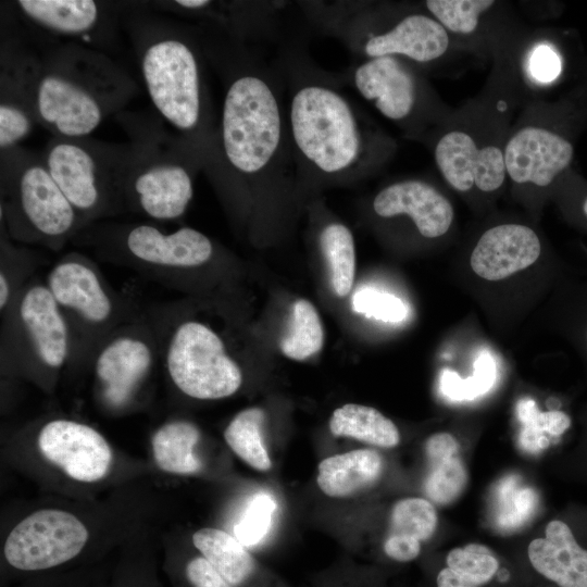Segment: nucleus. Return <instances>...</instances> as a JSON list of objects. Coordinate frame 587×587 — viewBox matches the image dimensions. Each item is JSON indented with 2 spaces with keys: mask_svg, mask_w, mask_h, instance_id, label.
<instances>
[{
  "mask_svg": "<svg viewBox=\"0 0 587 587\" xmlns=\"http://www.w3.org/2000/svg\"><path fill=\"white\" fill-rule=\"evenodd\" d=\"M291 83L286 112L298 173L344 179L388 158L390 140L336 84L308 71Z\"/></svg>",
  "mask_w": 587,
  "mask_h": 587,
  "instance_id": "f257e3e1",
  "label": "nucleus"
},
{
  "mask_svg": "<svg viewBox=\"0 0 587 587\" xmlns=\"http://www.w3.org/2000/svg\"><path fill=\"white\" fill-rule=\"evenodd\" d=\"M125 23L141 77L158 115L200 154L203 167L216 129L205 82L200 36L147 10L127 12Z\"/></svg>",
  "mask_w": 587,
  "mask_h": 587,
  "instance_id": "f03ea898",
  "label": "nucleus"
},
{
  "mask_svg": "<svg viewBox=\"0 0 587 587\" xmlns=\"http://www.w3.org/2000/svg\"><path fill=\"white\" fill-rule=\"evenodd\" d=\"M27 72L38 123L57 137H88L139 91L104 52L78 42L29 51Z\"/></svg>",
  "mask_w": 587,
  "mask_h": 587,
  "instance_id": "7ed1b4c3",
  "label": "nucleus"
},
{
  "mask_svg": "<svg viewBox=\"0 0 587 587\" xmlns=\"http://www.w3.org/2000/svg\"><path fill=\"white\" fill-rule=\"evenodd\" d=\"M116 117L129 137L121 186L124 211L157 222L178 220L193 197L196 174L203 170L200 154L168 133L159 115L122 111Z\"/></svg>",
  "mask_w": 587,
  "mask_h": 587,
  "instance_id": "20e7f679",
  "label": "nucleus"
},
{
  "mask_svg": "<svg viewBox=\"0 0 587 587\" xmlns=\"http://www.w3.org/2000/svg\"><path fill=\"white\" fill-rule=\"evenodd\" d=\"M0 170V220L11 240L59 250L87 226L41 153L21 146L3 151Z\"/></svg>",
  "mask_w": 587,
  "mask_h": 587,
  "instance_id": "39448f33",
  "label": "nucleus"
},
{
  "mask_svg": "<svg viewBox=\"0 0 587 587\" xmlns=\"http://www.w3.org/2000/svg\"><path fill=\"white\" fill-rule=\"evenodd\" d=\"M41 155L52 178L87 225L124 212L121 186L128 142L53 136Z\"/></svg>",
  "mask_w": 587,
  "mask_h": 587,
  "instance_id": "423d86ee",
  "label": "nucleus"
},
{
  "mask_svg": "<svg viewBox=\"0 0 587 587\" xmlns=\"http://www.w3.org/2000/svg\"><path fill=\"white\" fill-rule=\"evenodd\" d=\"M46 285L68 324L72 358L93 357L109 335L132 321L130 310L95 262L79 252H68L58 260Z\"/></svg>",
  "mask_w": 587,
  "mask_h": 587,
  "instance_id": "0eeeda50",
  "label": "nucleus"
},
{
  "mask_svg": "<svg viewBox=\"0 0 587 587\" xmlns=\"http://www.w3.org/2000/svg\"><path fill=\"white\" fill-rule=\"evenodd\" d=\"M152 326L167 374L183 394L214 400L239 389L241 370L211 327L195 320L173 324L163 313L157 315Z\"/></svg>",
  "mask_w": 587,
  "mask_h": 587,
  "instance_id": "6e6552de",
  "label": "nucleus"
},
{
  "mask_svg": "<svg viewBox=\"0 0 587 587\" xmlns=\"http://www.w3.org/2000/svg\"><path fill=\"white\" fill-rule=\"evenodd\" d=\"M1 315L5 359L49 372H58L72 359L68 324L46 283L28 282Z\"/></svg>",
  "mask_w": 587,
  "mask_h": 587,
  "instance_id": "1a4fd4ad",
  "label": "nucleus"
},
{
  "mask_svg": "<svg viewBox=\"0 0 587 587\" xmlns=\"http://www.w3.org/2000/svg\"><path fill=\"white\" fill-rule=\"evenodd\" d=\"M159 340L152 324L129 321L98 347L93 354L97 382L103 401L110 408H123L150 374Z\"/></svg>",
  "mask_w": 587,
  "mask_h": 587,
  "instance_id": "9d476101",
  "label": "nucleus"
},
{
  "mask_svg": "<svg viewBox=\"0 0 587 587\" xmlns=\"http://www.w3.org/2000/svg\"><path fill=\"white\" fill-rule=\"evenodd\" d=\"M87 539V528L73 514L55 509L39 510L11 530L4 544V557L17 570H46L76 557Z\"/></svg>",
  "mask_w": 587,
  "mask_h": 587,
  "instance_id": "9b49d317",
  "label": "nucleus"
},
{
  "mask_svg": "<svg viewBox=\"0 0 587 587\" xmlns=\"http://www.w3.org/2000/svg\"><path fill=\"white\" fill-rule=\"evenodd\" d=\"M580 122L564 121L552 126H526L507 141L503 157L509 176L516 184L548 187L570 171L574 137Z\"/></svg>",
  "mask_w": 587,
  "mask_h": 587,
  "instance_id": "f8f14e48",
  "label": "nucleus"
},
{
  "mask_svg": "<svg viewBox=\"0 0 587 587\" xmlns=\"http://www.w3.org/2000/svg\"><path fill=\"white\" fill-rule=\"evenodd\" d=\"M351 47L365 59L398 57L415 63H429L449 48L448 32L433 16L412 13L380 32L344 28Z\"/></svg>",
  "mask_w": 587,
  "mask_h": 587,
  "instance_id": "ddd939ff",
  "label": "nucleus"
},
{
  "mask_svg": "<svg viewBox=\"0 0 587 587\" xmlns=\"http://www.w3.org/2000/svg\"><path fill=\"white\" fill-rule=\"evenodd\" d=\"M434 158L441 176L460 192L473 188L492 192L507 177L503 150L496 145H480L463 130L442 135L436 142Z\"/></svg>",
  "mask_w": 587,
  "mask_h": 587,
  "instance_id": "4468645a",
  "label": "nucleus"
},
{
  "mask_svg": "<svg viewBox=\"0 0 587 587\" xmlns=\"http://www.w3.org/2000/svg\"><path fill=\"white\" fill-rule=\"evenodd\" d=\"M41 453L79 482H96L109 471L112 451L103 436L92 427L71 420L46 423L38 435Z\"/></svg>",
  "mask_w": 587,
  "mask_h": 587,
  "instance_id": "2eb2a0df",
  "label": "nucleus"
},
{
  "mask_svg": "<svg viewBox=\"0 0 587 587\" xmlns=\"http://www.w3.org/2000/svg\"><path fill=\"white\" fill-rule=\"evenodd\" d=\"M13 5L35 28L95 49L113 18L109 3L93 0H18Z\"/></svg>",
  "mask_w": 587,
  "mask_h": 587,
  "instance_id": "dca6fc26",
  "label": "nucleus"
},
{
  "mask_svg": "<svg viewBox=\"0 0 587 587\" xmlns=\"http://www.w3.org/2000/svg\"><path fill=\"white\" fill-rule=\"evenodd\" d=\"M351 83L364 100L390 121H404L415 111L419 82L401 58L365 59L352 70Z\"/></svg>",
  "mask_w": 587,
  "mask_h": 587,
  "instance_id": "f3484780",
  "label": "nucleus"
},
{
  "mask_svg": "<svg viewBox=\"0 0 587 587\" xmlns=\"http://www.w3.org/2000/svg\"><path fill=\"white\" fill-rule=\"evenodd\" d=\"M28 52L13 37L1 40L0 58V150L21 146L38 120L29 89Z\"/></svg>",
  "mask_w": 587,
  "mask_h": 587,
  "instance_id": "a211bd4d",
  "label": "nucleus"
},
{
  "mask_svg": "<svg viewBox=\"0 0 587 587\" xmlns=\"http://www.w3.org/2000/svg\"><path fill=\"white\" fill-rule=\"evenodd\" d=\"M532 570L552 587H587V544L569 520L554 519L527 547Z\"/></svg>",
  "mask_w": 587,
  "mask_h": 587,
  "instance_id": "6ab92c4d",
  "label": "nucleus"
},
{
  "mask_svg": "<svg viewBox=\"0 0 587 587\" xmlns=\"http://www.w3.org/2000/svg\"><path fill=\"white\" fill-rule=\"evenodd\" d=\"M379 217L409 216L425 238L445 235L453 221L450 201L430 184L421 179H404L383 188L373 200Z\"/></svg>",
  "mask_w": 587,
  "mask_h": 587,
  "instance_id": "aec40b11",
  "label": "nucleus"
},
{
  "mask_svg": "<svg viewBox=\"0 0 587 587\" xmlns=\"http://www.w3.org/2000/svg\"><path fill=\"white\" fill-rule=\"evenodd\" d=\"M541 245L536 233L521 224H501L486 230L470 259L479 277L500 280L536 262Z\"/></svg>",
  "mask_w": 587,
  "mask_h": 587,
  "instance_id": "412c9836",
  "label": "nucleus"
},
{
  "mask_svg": "<svg viewBox=\"0 0 587 587\" xmlns=\"http://www.w3.org/2000/svg\"><path fill=\"white\" fill-rule=\"evenodd\" d=\"M437 522L436 509L429 500L400 499L390 511L389 528L383 542L385 555L397 563L415 560L422 551V542L435 533Z\"/></svg>",
  "mask_w": 587,
  "mask_h": 587,
  "instance_id": "4be33fe9",
  "label": "nucleus"
},
{
  "mask_svg": "<svg viewBox=\"0 0 587 587\" xmlns=\"http://www.w3.org/2000/svg\"><path fill=\"white\" fill-rule=\"evenodd\" d=\"M384 459L374 449H357L325 458L317 466L319 488L330 498H350L380 478Z\"/></svg>",
  "mask_w": 587,
  "mask_h": 587,
  "instance_id": "5701e85b",
  "label": "nucleus"
},
{
  "mask_svg": "<svg viewBox=\"0 0 587 587\" xmlns=\"http://www.w3.org/2000/svg\"><path fill=\"white\" fill-rule=\"evenodd\" d=\"M512 583V573L502 566L487 546L469 544L451 549L435 573V587H498Z\"/></svg>",
  "mask_w": 587,
  "mask_h": 587,
  "instance_id": "b1692460",
  "label": "nucleus"
},
{
  "mask_svg": "<svg viewBox=\"0 0 587 587\" xmlns=\"http://www.w3.org/2000/svg\"><path fill=\"white\" fill-rule=\"evenodd\" d=\"M424 449L428 464L423 486L426 497L440 505L452 503L469 480L458 440L449 433H437L427 438Z\"/></svg>",
  "mask_w": 587,
  "mask_h": 587,
  "instance_id": "393cba45",
  "label": "nucleus"
},
{
  "mask_svg": "<svg viewBox=\"0 0 587 587\" xmlns=\"http://www.w3.org/2000/svg\"><path fill=\"white\" fill-rule=\"evenodd\" d=\"M192 542L202 557L234 587L251 585L260 570L251 553L235 536L218 528H201Z\"/></svg>",
  "mask_w": 587,
  "mask_h": 587,
  "instance_id": "a878e982",
  "label": "nucleus"
},
{
  "mask_svg": "<svg viewBox=\"0 0 587 587\" xmlns=\"http://www.w3.org/2000/svg\"><path fill=\"white\" fill-rule=\"evenodd\" d=\"M329 430L336 437H349L380 447L394 448L400 441L395 423L372 407L347 403L337 408L329 420Z\"/></svg>",
  "mask_w": 587,
  "mask_h": 587,
  "instance_id": "bb28decb",
  "label": "nucleus"
},
{
  "mask_svg": "<svg viewBox=\"0 0 587 587\" xmlns=\"http://www.w3.org/2000/svg\"><path fill=\"white\" fill-rule=\"evenodd\" d=\"M199 439L198 427L188 421H172L162 425L152 437L158 466L174 474L198 473L202 470V462L195 453Z\"/></svg>",
  "mask_w": 587,
  "mask_h": 587,
  "instance_id": "cd10ccee",
  "label": "nucleus"
},
{
  "mask_svg": "<svg viewBox=\"0 0 587 587\" xmlns=\"http://www.w3.org/2000/svg\"><path fill=\"white\" fill-rule=\"evenodd\" d=\"M264 420L261 408H248L236 414L224 430L229 448L248 465L262 472L272 467L262 434Z\"/></svg>",
  "mask_w": 587,
  "mask_h": 587,
  "instance_id": "c85d7f7f",
  "label": "nucleus"
},
{
  "mask_svg": "<svg viewBox=\"0 0 587 587\" xmlns=\"http://www.w3.org/2000/svg\"><path fill=\"white\" fill-rule=\"evenodd\" d=\"M319 243L329 267L334 292L338 297L347 296L355 273L354 240L350 229L341 223H330L322 229Z\"/></svg>",
  "mask_w": 587,
  "mask_h": 587,
  "instance_id": "c756f323",
  "label": "nucleus"
},
{
  "mask_svg": "<svg viewBox=\"0 0 587 587\" xmlns=\"http://www.w3.org/2000/svg\"><path fill=\"white\" fill-rule=\"evenodd\" d=\"M537 505L538 495L533 488L522 485L516 476H507L494 490V523L502 532H513L530 520Z\"/></svg>",
  "mask_w": 587,
  "mask_h": 587,
  "instance_id": "7c9ffc66",
  "label": "nucleus"
},
{
  "mask_svg": "<svg viewBox=\"0 0 587 587\" xmlns=\"http://www.w3.org/2000/svg\"><path fill=\"white\" fill-rule=\"evenodd\" d=\"M516 414L522 425L519 444L529 453H538L546 449L552 437L561 436L571 425V419L566 413L559 410L541 412L530 398L519 401Z\"/></svg>",
  "mask_w": 587,
  "mask_h": 587,
  "instance_id": "2f4dec72",
  "label": "nucleus"
},
{
  "mask_svg": "<svg viewBox=\"0 0 587 587\" xmlns=\"http://www.w3.org/2000/svg\"><path fill=\"white\" fill-rule=\"evenodd\" d=\"M324 330L314 305L300 299L295 302L290 330L280 342L283 354L294 360H305L320 351Z\"/></svg>",
  "mask_w": 587,
  "mask_h": 587,
  "instance_id": "473e14b6",
  "label": "nucleus"
},
{
  "mask_svg": "<svg viewBox=\"0 0 587 587\" xmlns=\"http://www.w3.org/2000/svg\"><path fill=\"white\" fill-rule=\"evenodd\" d=\"M473 374L462 378L452 370L444 369L439 379L442 396L452 401H466L487 394L495 385L497 366L488 351H482L475 359Z\"/></svg>",
  "mask_w": 587,
  "mask_h": 587,
  "instance_id": "72a5a7b5",
  "label": "nucleus"
},
{
  "mask_svg": "<svg viewBox=\"0 0 587 587\" xmlns=\"http://www.w3.org/2000/svg\"><path fill=\"white\" fill-rule=\"evenodd\" d=\"M492 0H427V11L447 32L469 35L477 26L480 16L488 11Z\"/></svg>",
  "mask_w": 587,
  "mask_h": 587,
  "instance_id": "f704fd0d",
  "label": "nucleus"
},
{
  "mask_svg": "<svg viewBox=\"0 0 587 587\" xmlns=\"http://www.w3.org/2000/svg\"><path fill=\"white\" fill-rule=\"evenodd\" d=\"M10 237L1 228L0 262V311L1 314L13 302L17 292L28 283L30 274V252L12 246Z\"/></svg>",
  "mask_w": 587,
  "mask_h": 587,
  "instance_id": "c9c22d12",
  "label": "nucleus"
},
{
  "mask_svg": "<svg viewBox=\"0 0 587 587\" xmlns=\"http://www.w3.org/2000/svg\"><path fill=\"white\" fill-rule=\"evenodd\" d=\"M277 503L267 492L255 494L234 526L235 537L245 546L259 545L270 532Z\"/></svg>",
  "mask_w": 587,
  "mask_h": 587,
  "instance_id": "e433bc0d",
  "label": "nucleus"
},
{
  "mask_svg": "<svg viewBox=\"0 0 587 587\" xmlns=\"http://www.w3.org/2000/svg\"><path fill=\"white\" fill-rule=\"evenodd\" d=\"M354 312L383 322L399 323L409 313L407 304L397 296L374 288H362L352 296Z\"/></svg>",
  "mask_w": 587,
  "mask_h": 587,
  "instance_id": "4c0bfd02",
  "label": "nucleus"
},
{
  "mask_svg": "<svg viewBox=\"0 0 587 587\" xmlns=\"http://www.w3.org/2000/svg\"><path fill=\"white\" fill-rule=\"evenodd\" d=\"M528 68L529 74L537 82L551 83L562 73V59L554 48L540 45L532 51Z\"/></svg>",
  "mask_w": 587,
  "mask_h": 587,
  "instance_id": "58836bf2",
  "label": "nucleus"
},
{
  "mask_svg": "<svg viewBox=\"0 0 587 587\" xmlns=\"http://www.w3.org/2000/svg\"><path fill=\"white\" fill-rule=\"evenodd\" d=\"M186 577L191 587H234L203 557L187 563Z\"/></svg>",
  "mask_w": 587,
  "mask_h": 587,
  "instance_id": "ea45409f",
  "label": "nucleus"
},
{
  "mask_svg": "<svg viewBox=\"0 0 587 587\" xmlns=\"http://www.w3.org/2000/svg\"><path fill=\"white\" fill-rule=\"evenodd\" d=\"M578 209L580 216L587 222V186L580 184Z\"/></svg>",
  "mask_w": 587,
  "mask_h": 587,
  "instance_id": "a19ab883",
  "label": "nucleus"
},
{
  "mask_svg": "<svg viewBox=\"0 0 587 587\" xmlns=\"http://www.w3.org/2000/svg\"><path fill=\"white\" fill-rule=\"evenodd\" d=\"M584 338H585V346H586V350H587V326L585 327Z\"/></svg>",
  "mask_w": 587,
  "mask_h": 587,
  "instance_id": "79ce46f5",
  "label": "nucleus"
}]
</instances>
